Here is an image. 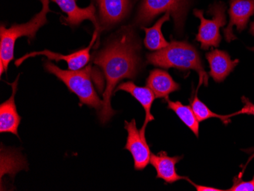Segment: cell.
Masks as SVG:
<instances>
[{"mask_svg": "<svg viewBox=\"0 0 254 191\" xmlns=\"http://www.w3.org/2000/svg\"><path fill=\"white\" fill-rule=\"evenodd\" d=\"M120 31L119 35L94 58V64L101 67L107 82L102 108L98 112L102 124H106L116 114L111 102L117 85L124 78L134 79L140 64L138 54L140 44L133 31L130 27H124Z\"/></svg>", "mask_w": 254, "mask_h": 191, "instance_id": "6da1fadb", "label": "cell"}, {"mask_svg": "<svg viewBox=\"0 0 254 191\" xmlns=\"http://www.w3.org/2000/svg\"><path fill=\"white\" fill-rule=\"evenodd\" d=\"M147 62L155 66L180 70H195L199 77L198 88L202 84L205 86L209 83V75L204 70L202 60L192 45L187 41H178L171 40L166 48L147 55Z\"/></svg>", "mask_w": 254, "mask_h": 191, "instance_id": "7a4b0ae2", "label": "cell"}, {"mask_svg": "<svg viewBox=\"0 0 254 191\" xmlns=\"http://www.w3.org/2000/svg\"><path fill=\"white\" fill-rule=\"evenodd\" d=\"M42 9L28 22L22 25H13L9 28L0 27V75L6 72L8 65L14 58V49L17 39L27 37L32 40L41 27L48 23L47 15L52 12L50 9L49 0H41Z\"/></svg>", "mask_w": 254, "mask_h": 191, "instance_id": "3957f363", "label": "cell"}, {"mask_svg": "<svg viewBox=\"0 0 254 191\" xmlns=\"http://www.w3.org/2000/svg\"><path fill=\"white\" fill-rule=\"evenodd\" d=\"M44 67L46 70L56 75L68 87L70 92L78 97L81 105L95 108L98 112L101 111L103 101L100 99L92 84L91 65L79 70H64L48 61L44 64Z\"/></svg>", "mask_w": 254, "mask_h": 191, "instance_id": "277c9868", "label": "cell"}, {"mask_svg": "<svg viewBox=\"0 0 254 191\" xmlns=\"http://www.w3.org/2000/svg\"><path fill=\"white\" fill-rule=\"evenodd\" d=\"M225 10L226 5L223 2H215L210 5L208 11V15H212V19L209 20L204 18L202 10L194 9V15L200 19L199 32L195 40L200 43L201 49L207 51L211 47L219 46L222 41L220 28L225 26L227 22Z\"/></svg>", "mask_w": 254, "mask_h": 191, "instance_id": "5b68a950", "label": "cell"}, {"mask_svg": "<svg viewBox=\"0 0 254 191\" xmlns=\"http://www.w3.org/2000/svg\"><path fill=\"white\" fill-rule=\"evenodd\" d=\"M188 0H143L135 21L139 25L149 23L157 15L170 12L175 20V27L181 31L186 19Z\"/></svg>", "mask_w": 254, "mask_h": 191, "instance_id": "8992f818", "label": "cell"}, {"mask_svg": "<svg viewBox=\"0 0 254 191\" xmlns=\"http://www.w3.org/2000/svg\"><path fill=\"white\" fill-rule=\"evenodd\" d=\"M125 129L128 132V136L124 149L129 150L132 154L135 170H143L150 163L152 155L146 139H142L139 130L137 129L135 119H132L130 122L125 121Z\"/></svg>", "mask_w": 254, "mask_h": 191, "instance_id": "52a82bcc", "label": "cell"}, {"mask_svg": "<svg viewBox=\"0 0 254 191\" xmlns=\"http://www.w3.org/2000/svg\"><path fill=\"white\" fill-rule=\"evenodd\" d=\"M229 24L223 30L227 42L236 40L233 33V27L236 26L239 32L246 29L250 18L254 15V0H230Z\"/></svg>", "mask_w": 254, "mask_h": 191, "instance_id": "ba28073f", "label": "cell"}, {"mask_svg": "<svg viewBox=\"0 0 254 191\" xmlns=\"http://www.w3.org/2000/svg\"><path fill=\"white\" fill-rule=\"evenodd\" d=\"M98 31H95L94 34L93 38L90 43L89 46L88 48H84L81 51H75L72 54H68V55H64V54H58V53L52 52L49 50H44L43 51H37V52H31L29 54H25L22 58H19L15 61V65L18 66L21 65L25 60L28 59L33 57L37 56L44 55L50 60L58 61H64L68 64V68L69 70H79L82 69L85 65L88 64L90 61V51L91 47L93 45L94 42L97 38Z\"/></svg>", "mask_w": 254, "mask_h": 191, "instance_id": "9c48e42d", "label": "cell"}, {"mask_svg": "<svg viewBox=\"0 0 254 191\" xmlns=\"http://www.w3.org/2000/svg\"><path fill=\"white\" fill-rule=\"evenodd\" d=\"M99 7L101 28H111L122 21L129 14L130 0H96Z\"/></svg>", "mask_w": 254, "mask_h": 191, "instance_id": "30bf717a", "label": "cell"}, {"mask_svg": "<svg viewBox=\"0 0 254 191\" xmlns=\"http://www.w3.org/2000/svg\"><path fill=\"white\" fill-rule=\"evenodd\" d=\"M62 9L63 12L67 14L68 16L64 18L65 23L70 26H77L85 20H89L94 24L95 31L101 29L99 21L95 15V7L91 4L86 8H79L76 4V0H52Z\"/></svg>", "mask_w": 254, "mask_h": 191, "instance_id": "8fae6325", "label": "cell"}, {"mask_svg": "<svg viewBox=\"0 0 254 191\" xmlns=\"http://www.w3.org/2000/svg\"><path fill=\"white\" fill-rule=\"evenodd\" d=\"M118 91H124L130 94L135 100H137L142 108L145 110V119L144 121L143 125L141 128L139 132L142 139H145V129L148 123L154 121V116L151 113L152 104L155 99V94L153 93L152 90L148 87H140L135 85L132 82H123L121 85L117 86L114 90V92Z\"/></svg>", "mask_w": 254, "mask_h": 191, "instance_id": "7c38bea8", "label": "cell"}, {"mask_svg": "<svg viewBox=\"0 0 254 191\" xmlns=\"http://www.w3.org/2000/svg\"><path fill=\"white\" fill-rule=\"evenodd\" d=\"M19 75L13 83L10 84L12 88L11 97L0 105V132H11L18 136V126L21 122V117L17 111L15 102V95L18 90Z\"/></svg>", "mask_w": 254, "mask_h": 191, "instance_id": "4fadbf2b", "label": "cell"}, {"mask_svg": "<svg viewBox=\"0 0 254 191\" xmlns=\"http://www.w3.org/2000/svg\"><path fill=\"white\" fill-rule=\"evenodd\" d=\"M182 158V156L170 157L166 152H160L158 154L152 153L150 163L156 170L157 178L164 180L167 184H173L188 178L177 173L176 165Z\"/></svg>", "mask_w": 254, "mask_h": 191, "instance_id": "5bb4252c", "label": "cell"}, {"mask_svg": "<svg viewBox=\"0 0 254 191\" xmlns=\"http://www.w3.org/2000/svg\"><path fill=\"white\" fill-rule=\"evenodd\" d=\"M205 58L210 68L209 75L216 82H223L239 63V60L232 61L226 51L218 49L207 53Z\"/></svg>", "mask_w": 254, "mask_h": 191, "instance_id": "9a60e30c", "label": "cell"}, {"mask_svg": "<svg viewBox=\"0 0 254 191\" xmlns=\"http://www.w3.org/2000/svg\"><path fill=\"white\" fill-rule=\"evenodd\" d=\"M146 86L152 90L157 98H168V95L180 89V85L174 81L168 72L155 69L150 72Z\"/></svg>", "mask_w": 254, "mask_h": 191, "instance_id": "2e32d148", "label": "cell"}, {"mask_svg": "<svg viewBox=\"0 0 254 191\" xmlns=\"http://www.w3.org/2000/svg\"><path fill=\"white\" fill-rule=\"evenodd\" d=\"M170 16H171L170 12H165V15L161 17L152 28H142V29L145 31L144 44L146 48L150 51H160L166 48L169 44L161 32V28L165 21H169Z\"/></svg>", "mask_w": 254, "mask_h": 191, "instance_id": "e0dca14e", "label": "cell"}, {"mask_svg": "<svg viewBox=\"0 0 254 191\" xmlns=\"http://www.w3.org/2000/svg\"><path fill=\"white\" fill-rule=\"evenodd\" d=\"M168 102V108L174 111L178 118L182 121L195 136H199V121L195 117L192 108L183 105L180 102H172L169 98L165 99Z\"/></svg>", "mask_w": 254, "mask_h": 191, "instance_id": "ac0fdd59", "label": "cell"}, {"mask_svg": "<svg viewBox=\"0 0 254 191\" xmlns=\"http://www.w3.org/2000/svg\"><path fill=\"white\" fill-rule=\"evenodd\" d=\"M198 89L195 91V95L192 97L190 99L191 108L195 114V117L197 118L199 123L205 121V120L209 119V118H218L222 121L223 124L227 125L228 123L231 122V117L230 115H221L218 114L214 113L209 109L203 102H201L199 98L197 96Z\"/></svg>", "mask_w": 254, "mask_h": 191, "instance_id": "d6986e66", "label": "cell"}, {"mask_svg": "<svg viewBox=\"0 0 254 191\" xmlns=\"http://www.w3.org/2000/svg\"><path fill=\"white\" fill-rule=\"evenodd\" d=\"M228 191H254V176L250 182H244L241 178H234V185Z\"/></svg>", "mask_w": 254, "mask_h": 191, "instance_id": "ffe728a7", "label": "cell"}, {"mask_svg": "<svg viewBox=\"0 0 254 191\" xmlns=\"http://www.w3.org/2000/svg\"><path fill=\"white\" fill-rule=\"evenodd\" d=\"M241 101L244 103L243 108H241L240 111H237L235 113L231 114L230 117L232 118V117L236 116V115H254V105L252 103V102L248 99L246 97L243 96L241 98Z\"/></svg>", "mask_w": 254, "mask_h": 191, "instance_id": "44dd1931", "label": "cell"}, {"mask_svg": "<svg viewBox=\"0 0 254 191\" xmlns=\"http://www.w3.org/2000/svg\"><path fill=\"white\" fill-rule=\"evenodd\" d=\"M186 181H188L192 186L195 187L196 191H222L223 190L218 189V188H212V187H207L203 186V185H196V184L193 183V182H191L189 178H187Z\"/></svg>", "mask_w": 254, "mask_h": 191, "instance_id": "7402d4cb", "label": "cell"}, {"mask_svg": "<svg viewBox=\"0 0 254 191\" xmlns=\"http://www.w3.org/2000/svg\"><path fill=\"white\" fill-rule=\"evenodd\" d=\"M250 32H251V34L253 35V36H254V21H253L252 23H251ZM249 50H251V51H254V48H250Z\"/></svg>", "mask_w": 254, "mask_h": 191, "instance_id": "603a6c76", "label": "cell"}]
</instances>
